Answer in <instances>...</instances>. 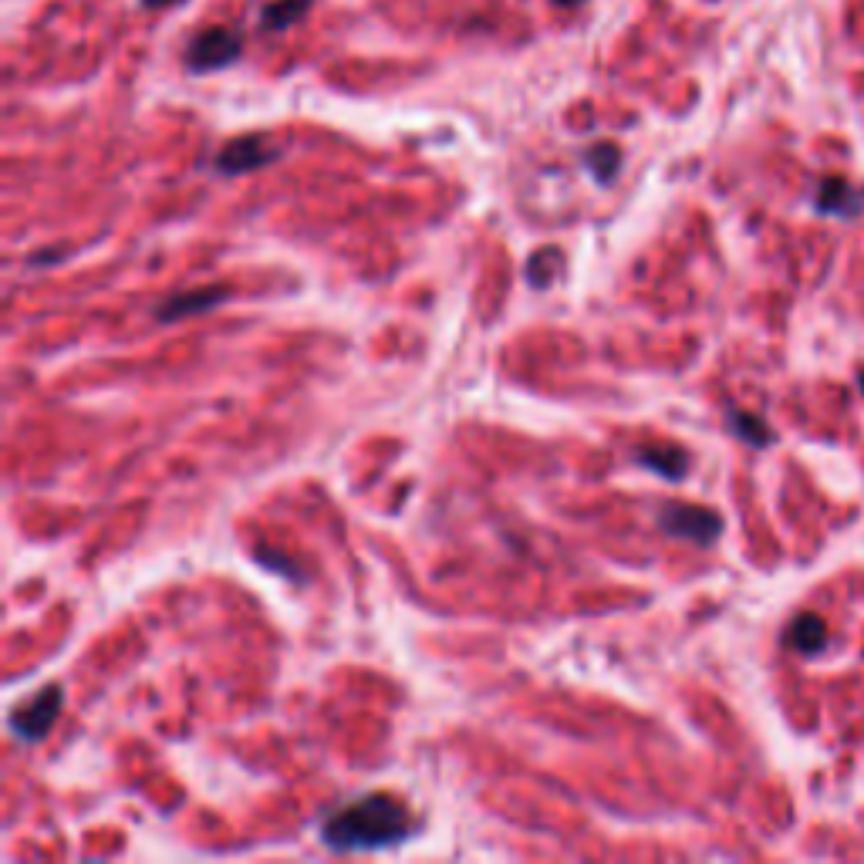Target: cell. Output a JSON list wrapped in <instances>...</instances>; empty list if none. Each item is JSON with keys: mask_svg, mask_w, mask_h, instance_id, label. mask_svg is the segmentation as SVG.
I'll return each instance as SVG.
<instances>
[{"mask_svg": "<svg viewBox=\"0 0 864 864\" xmlns=\"http://www.w3.org/2000/svg\"><path fill=\"white\" fill-rule=\"evenodd\" d=\"M146 8H169V4H179V0H143Z\"/></svg>", "mask_w": 864, "mask_h": 864, "instance_id": "5bb4252c", "label": "cell"}, {"mask_svg": "<svg viewBox=\"0 0 864 864\" xmlns=\"http://www.w3.org/2000/svg\"><path fill=\"white\" fill-rule=\"evenodd\" d=\"M254 558H257V561H260V564L267 568V571H278V574H288V577H294V581L301 577L298 564H294L291 558H281L278 551H257Z\"/></svg>", "mask_w": 864, "mask_h": 864, "instance_id": "4fadbf2b", "label": "cell"}, {"mask_svg": "<svg viewBox=\"0 0 864 864\" xmlns=\"http://www.w3.org/2000/svg\"><path fill=\"white\" fill-rule=\"evenodd\" d=\"M231 298V288L223 284H206V288H193V291H183V294H172L166 298V304L156 307V317L162 325H172L179 317L187 314H203V311H213L216 304H223Z\"/></svg>", "mask_w": 864, "mask_h": 864, "instance_id": "8992f818", "label": "cell"}, {"mask_svg": "<svg viewBox=\"0 0 864 864\" xmlns=\"http://www.w3.org/2000/svg\"><path fill=\"white\" fill-rule=\"evenodd\" d=\"M311 8V0H274V4L263 8V27L270 31H284L291 27L304 11Z\"/></svg>", "mask_w": 864, "mask_h": 864, "instance_id": "8fae6325", "label": "cell"}, {"mask_svg": "<svg viewBox=\"0 0 864 864\" xmlns=\"http://www.w3.org/2000/svg\"><path fill=\"white\" fill-rule=\"evenodd\" d=\"M787 646L800 655H817L828 646V625L810 611L797 615L787 628Z\"/></svg>", "mask_w": 864, "mask_h": 864, "instance_id": "9c48e42d", "label": "cell"}, {"mask_svg": "<svg viewBox=\"0 0 864 864\" xmlns=\"http://www.w3.org/2000/svg\"><path fill=\"white\" fill-rule=\"evenodd\" d=\"M726 426H730V433H733L737 439H743L747 446L763 449V446L773 442L770 426H766L760 416H753V413H740V408H730V413H726Z\"/></svg>", "mask_w": 864, "mask_h": 864, "instance_id": "30bf717a", "label": "cell"}, {"mask_svg": "<svg viewBox=\"0 0 864 864\" xmlns=\"http://www.w3.org/2000/svg\"><path fill=\"white\" fill-rule=\"evenodd\" d=\"M419 834V821L389 794H366L322 824V841L332 851H385Z\"/></svg>", "mask_w": 864, "mask_h": 864, "instance_id": "6da1fadb", "label": "cell"}, {"mask_svg": "<svg viewBox=\"0 0 864 864\" xmlns=\"http://www.w3.org/2000/svg\"><path fill=\"white\" fill-rule=\"evenodd\" d=\"M270 159H278V149L270 146L263 135H240V139H231L220 149L216 169L223 176H240V172H254L267 166Z\"/></svg>", "mask_w": 864, "mask_h": 864, "instance_id": "5b68a950", "label": "cell"}, {"mask_svg": "<svg viewBox=\"0 0 864 864\" xmlns=\"http://www.w3.org/2000/svg\"><path fill=\"white\" fill-rule=\"evenodd\" d=\"M61 703H65V686H44L41 693H34L31 699H24L11 716H8V730L14 740L21 743H37L52 733L55 719L61 716Z\"/></svg>", "mask_w": 864, "mask_h": 864, "instance_id": "7a4b0ae2", "label": "cell"}, {"mask_svg": "<svg viewBox=\"0 0 864 864\" xmlns=\"http://www.w3.org/2000/svg\"><path fill=\"white\" fill-rule=\"evenodd\" d=\"M817 210L828 213V216H844V220L857 216L864 210V193L854 190L851 183H844V179L831 176L817 187Z\"/></svg>", "mask_w": 864, "mask_h": 864, "instance_id": "ba28073f", "label": "cell"}, {"mask_svg": "<svg viewBox=\"0 0 864 864\" xmlns=\"http://www.w3.org/2000/svg\"><path fill=\"white\" fill-rule=\"evenodd\" d=\"M558 4H564V8L571 4V8H574V4H581V0H558Z\"/></svg>", "mask_w": 864, "mask_h": 864, "instance_id": "9a60e30c", "label": "cell"}, {"mask_svg": "<svg viewBox=\"0 0 864 864\" xmlns=\"http://www.w3.org/2000/svg\"><path fill=\"white\" fill-rule=\"evenodd\" d=\"M659 527L669 537L709 548V543H716V537L722 534V517L716 510L696 507V504H662L659 507Z\"/></svg>", "mask_w": 864, "mask_h": 864, "instance_id": "3957f363", "label": "cell"}, {"mask_svg": "<svg viewBox=\"0 0 864 864\" xmlns=\"http://www.w3.org/2000/svg\"><path fill=\"white\" fill-rule=\"evenodd\" d=\"M635 460H639L646 470H652L662 480L678 483L682 476L689 473V452L675 446V442H655V446H642L635 449Z\"/></svg>", "mask_w": 864, "mask_h": 864, "instance_id": "52a82bcc", "label": "cell"}, {"mask_svg": "<svg viewBox=\"0 0 864 864\" xmlns=\"http://www.w3.org/2000/svg\"><path fill=\"white\" fill-rule=\"evenodd\" d=\"M861 392H864V372H861Z\"/></svg>", "mask_w": 864, "mask_h": 864, "instance_id": "2e32d148", "label": "cell"}, {"mask_svg": "<svg viewBox=\"0 0 864 864\" xmlns=\"http://www.w3.org/2000/svg\"><path fill=\"white\" fill-rule=\"evenodd\" d=\"M237 58H240V41L234 31H226V27H210V31L197 34V41L187 52V65L200 75L234 65Z\"/></svg>", "mask_w": 864, "mask_h": 864, "instance_id": "277c9868", "label": "cell"}, {"mask_svg": "<svg viewBox=\"0 0 864 864\" xmlns=\"http://www.w3.org/2000/svg\"><path fill=\"white\" fill-rule=\"evenodd\" d=\"M618 166H621V156H618V149L611 143H602V146H595L587 153V169L595 172V179H598V183H605V187L615 179Z\"/></svg>", "mask_w": 864, "mask_h": 864, "instance_id": "7c38bea8", "label": "cell"}]
</instances>
